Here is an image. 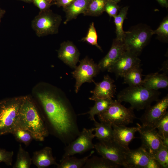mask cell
Masks as SVG:
<instances>
[{"label": "cell", "instance_id": "obj_1", "mask_svg": "<svg viewBox=\"0 0 168 168\" xmlns=\"http://www.w3.org/2000/svg\"><path fill=\"white\" fill-rule=\"evenodd\" d=\"M37 97L57 136L66 145L75 139L80 132L77 115L66 96L45 91L39 93Z\"/></svg>", "mask_w": 168, "mask_h": 168}, {"label": "cell", "instance_id": "obj_2", "mask_svg": "<svg viewBox=\"0 0 168 168\" xmlns=\"http://www.w3.org/2000/svg\"><path fill=\"white\" fill-rule=\"evenodd\" d=\"M18 128L28 131L34 139L37 141H43L49 134V131L45 123L34 102L28 96H24L20 109Z\"/></svg>", "mask_w": 168, "mask_h": 168}, {"label": "cell", "instance_id": "obj_3", "mask_svg": "<svg viewBox=\"0 0 168 168\" xmlns=\"http://www.w3.org/2000/svg\"><path fill=\"white\" fill-rule=\"evenodd\" d=\"M160 92L142 86H129L120 91L117 96V100L121 103H129L133 110H139L146 109L151 103L158 100Z\"/></svg>", "mask_w": 168, "mask_h": 168}, {"label": "cell", "instance_id": "obj_4", "mask_svg": "<svg viewBox=\"0 0 168 168\" xmlns=\"http://www.w3.org/2000/svg\"><path fill=\"white\" fill-rule=\"evenodd\" d=\"M24 96L0 100V136L12 134L18 128L20 109Z\"/></svg>", "mask_w": 168, "mask_h": 168}, {"label": "cell", "instance_id": "obj_5", "mask_svg": "<svg viewBox=\"0 0 168 168\" xmlns=\"http://www.w3.org/2000/svg\"><path fill=\"white\" fill-rule=\"evenodd\" d=\"M133 110L131 107L126 108L117 100H113L108 107L97 115L100 122L111 125L126 126L137 118Z\"/></svg>", "mask_w": 168, "mask_h": 168}, {"label": "cell", "instance_id": "obj_6", "mask_svg": "<svg viewBox=\"0 0 168 168\" xmlns=\"http://www.w3.org/2000/svg\"><path fill=\"white\" fill-rule=\"evenodd\" d=\"M152 30L149 26L139 25L125 31L123 42L125 50L138 56L153 35Z\"/></svg>", "mask_w": 168, "mask_h": 168}, {"label": "cell", "instance_id": "obj_7", "mask_svg": "<svg viewBox=\"0 0 168 168\" xmlns=\"http://www.w3.org/2000/svg\"><path fill=\"white\" fill-rule=\"evenodd\" d=\"M94 148L101 156L120 166L127 168L126 151L113 140L99 141L94 144Z\"/></svg>", "mask_w": 168, "mask_h": 168}, {"label": "cell", "instance_id": "obj_8", "mask_svg": "<svg viewBox=\"0 0 168 168\" xmlns=\"http://www.w3.org/2000/svg\"><path fill=\"white\" fill-rule=\"evenodd\" d=\"M80 64L76 66L72 72L76 79L75 92L77 93L82 85L84 83L93 82V78L99 73L100 69L98 64L93 60L86 57L79 61Z\"/></svg>", "mask_w": 168, "mask_h": 168}, {"label": "cell", "instance_id": "obj_9", "mask_svg": "<svg viewBox=\"0 0 168 168\" xmlns=\"http://www.w3.org/2000/svg\"><path fill=\"white\" fill-rule=\"evenodd\" d=\"M95 127L87 129L84 128L79 135L67 145L62 158L77 154H82L94 148L92 140L95 137L93 132Z\"/></svg>", "mask_w": 168, "mask_h": 168}, {"label": "cell", "instance_id": "obj_10", "mask_svg": "<svg viewBox=\"0 0 168 168\" xmlns=\"http://www.w3.org/2000/svg\"><path fill=\"white\" fill-rule=\"evenodd\" d=\"M156 101L153 105H150L145 109L144 113L140 118L142 126L155 128L157 122L167 112L168 95Z\"/></svg>", "mask_w": 168, "mask_h": 168}, {"label": "cell", "instance_id": "obj_11", "mask_svg": "<svg viewBox=\"0 0 168 168\" xmlns=\"http://www.w3.org/2000/svg\"><path fill=\"white\" fill-rule=\"evenodd\" d=\"M138 131L141 140V147L153 156L163 145L162 138L154 128L139 124Z\"/></svg>", "mask_w": 168, "mask_h": 168}, {"label": "cell", "instance_id": "obj_12", "mask_svg": "<svg viewBox=\"0 0 168 168\" xmlns=\"http://www.w3.org/2000/svg\"><path fill=\"white\" fill-rule=\"evenodd\" d=\"M141 60L138 56L129 51L125 50L116 61L108 70L114 73L117 77H123L129 70L140 65Z\"/></svg>", "mask_w": 168, "mask_h": 168}, {"label": "cell", "instance_id": "obj_13", "mask_svg": "<svg viewBox=\"0 0 168 168\" xmlns=\"http://www.w3.org/2000/svg\"><path fill=\"white\" fill-rule=\"evenodd\" d=\"M154 159L152 156L141 146L135 149H129L126 152L127 168H149Z\"/></svg>", "mask_w": 168, "mask_h": 168}, {"label": "cell", "instance_id": "obj_14", "mask_svg": "<svg viewBox=\"0 0 168 168\" xmlns=\"http://www.w3.org/2000/svg\"><path fill=\"white\" fill-rule=\"evenodd\" d=\"M62 21L61 17L49 12L43 13L36 20L35 26L41 34L56 33Z\"/></svg>", "mask_w": 168, "mask_h": 168}, {"label": "cell", "instance_id": "obj_15", "mask_svg": "<svg viewBox=\"0 0 168 168\" xmlns=\"http://www.w3.org/2000/svg\"><path fill=\"white\" fill-rule=\"evenodd\" d=\"M95 85L94 89L91 91L93 94L89 99L94 101L103 99H112L116 92V87L114 80L107 75L99 82H93Z\"/></svg>", "mask_w": 168, "mask_h": 168}, {"label": "cell", "instance_id": "obj_16", "mask_svg": "<svg viewBox=\"0 0 168 168\" xmlns=\"http://www.w3.org/2000/svg\"><path fill=\"white\" fill-rule=\"evenodd\" d=\"M133 127H127L125 125H112L113 129V140L126 151L130 149L128 147L129 143L135 138V133L138 132L139 124Z\"/></svg>", "mask_w": 168, "mask_h": 168}, {"label": "cell", "instance_id": "obj_17", "mask_svg": "<svg viewBox=\"0 0 168 168\" xmlns=\"http://www.w3.org/2000/svg\"><path fill=\"white\" fill-rule=\"evenodd\" d=\"M125 50L123 42L116 38L114 39L110 50L98 64L100 70H107L116 62Z\"/></svg>", "mask_w": 168, "mask_h": 168}, {"label": "cell", "instance_id": "obj_18", "mask_svg": "<svg viewBox=\"0 0 168 168\" xmlns=\"http://www.w3.org/2000/svg\"><path fill=\"white\" fill-rule=\"evenodd\" d=\"M79 56L78 50L72 42L67 41L61 44L58 57L66 65L75 68L79 61Z\"/></svg>", "mask_w": 168, "mask_h": 168}, {"label": "cell", "instance_id": "obj_19", "mask_svg": "<svg viewBox=\"0 0 168 168\" xmlns=\"http://www.w3.org/2000/svg\"><path fill=\"white\" fill-rule=\"evenodd\" d=\"M32 160V163L38 168H45L52 165H58L53 156L52 149L49 147L34 152Z\"/></svg>", "mask_w": 168, "mask_h": 168}, {"label": "cell", "instance_id": "obj_20", "mask_svg": "<svg viewBox=\"0 0 168 168\" xmlns=\"http://www.w3.org/2000/svg\"><path fill=\"white\" fill-rule=\"evenodd\" d=\"M141 85L153 90L165 88L168 86V77L167 74L156 72L145 76Z\"/></svg>", "mask_w": 168, "mask_h": 168}, {"label": "cell", "instance_id": "obj_21", "mask_svg": "<svg viewBox=\"0 0 168 168\" xmlns=\"http://www.w3.org/2000/svg\"><path fill=\"white\" fill-rule=\"evenodd\" d=\"M90 0H74L70 5L63 8L66 14L64 22L67 24L76 19L80 14H83L86 10Z\"/></svg>", "mask_w": 168, "mask_h": 168}, {"label": "cell", "instance_id": "obj_22", "mask_svg": "<svg viewBox=\"0 0 168 168\" xmlns=\"http://www.w3.org/2000/svg\"><path fill=\"white\" fill-rule=\"evenodd\" d=\"M95 126V137L99 141H107L113 139V129L112 125L96 120L94 121Z\"/></svg>", "mask_w": 168, "mask_h": 168}, {"label": "cell", "instance_id": "obj_23", "mask_svg": "<svg viewBox=\"0 0 168 168\" xmlns=\"http://www.w3.org/2000/svg\"><path fill=\"white\" fill-rule=\"evenodd\" d=\"M94 152L92 151L89 155L82 158H78L75 156H69L62 158L60 163L57 166L58 168H82L87 159Z\"/></svg>", "mask_w": 168, "mask_h": 168}, {"label": "cell", "instance_id": "obj_24", "mask_svg": "<svg viewBox=\"0 0 168 168\" xmlns=\"http://www.w3.org/2000/svg\"><path fill=\"white\" fill-rule=\"evenodd\" d=\"M142 69L140 65L132 68L123 77L124 83L129 86L141 85L142 79Z\"/></svg>", "mask_w": 168, "mask_h": 168}, {"label": "cell", "instance_id": "obj_25", "mask_svg": "<svg viewBox=\"0 0 168 168\" xmlns=\"http://www.w3.org/2000/svg\"><path fill=\"white\" fill-rule=\"evenodd\" d=\"M120 166L101 157L93 156L89 158L82 168H117Z\"/></svg>", "mask_w": 168, "mask_h": 168}, {"label": "cell", "instance_id": "obj_26", "mask_svg": "<svg viewBox=\"0 0 168 168\" xmlns=\"http://www.w3.org/2000/svg\"><path fill=\"white\" fill-rule=\"evenodd\" d=\"M128 8V6L123 7L119 10V13L114 17L116 26V38L122 42L125 35V31L123 30V24L124 20L127 18Z\"/></svg>", "mask_w": 168, "mask_h": 168}, {"label": "cell", "instance_id": "obj_27", "mask_svg": "<svg viewBox=\"0 0 168 168\" xmlns=\"http://www.w3.org/2000/svg\"><path fill=\"white\" fill-rule=\"evenodd\" d=\"M113 100L112 99H100L95 101L94 105L91 107L87 112L83 113L81 115L88 114L89 118L91 121L95 120V117L105 110L110 106Z\"/></svg>", "mask_w": 168, "mask_h": 168}, {"label": "cell", "instance_id": "obj_28", "mask_svg": "<svg viewBox=\"0 0 168 168\" xmlns=\"http://www.w3.org/2000/svg\"><path fill=\"white\" fill-rule=\"evenodd\" d=\"M32 163V158L29 152L19 145L15 163L13 168H29Z\"/></svg>", "mask_w": 168, "mask_h": 168}, {"label": "cell", "instance_id": "obj_29", "mask_svg": "<svg viewBox=\"0 0 168 168\" xmlns=\"http://www.w3.org/2000/svg\"><path fill=\"white\" fill-rule=\"evenodd\" d=\"M108 0H90L84 16H98L104 12L105 5Z\"/></svg>", "mask_w": 168, "mask_h": 168}, {"label": "cell", "instance_id": "obj_30", "mask_svg": "<svg viewBox=\"0 0 168 168\" xmlns=\"http://www.w3.org/2000/svg\"><path fill=\"white\" fill-rule=\"evenodd\" d=\"M152 156L161 168L168 167V147L162 145Z\"/></svg>", "mask_w": 168, "mask_h": 168}, {"label": "cell", "instance_id": "obj_31", "mask_svg": "<svg viewBox=\"0 0 168 168\" xmlns=\"http://www.w3.org/2000/svg\"><path fill=\"white\" fill-rule=\"evenodd\" d=\"M18 142L28 145L33 139H34L31 134L28 131L21 128L16 129L12 133Z\"/></svg>", "mask_w": 168, "mask_h": 168}, {"label": "cell", "instance_id": "obj_32", "mask_svg": "<svg viewBox=\"0 0 168 168\" xmlns=\"http://www.w3.org/2000/svg\"><path fill=\"white\" fill-rule=\"evenodd\" d=\"M97 35L95 27L94 24L92 22L90 25L89 27L86 36L83 38L81 40L86 42L91 45H94L99 49L102 51V50L97 43Z\"/></svg>", "mask_w": 168, "mask_h": 168}, {"label": "cell", "instance_id": "obj_33", "mask_svg": "<svg viewBox=\"0 0 168 168\" xmlns=\"http://www.w3.org/2000/svg\"><path fill=\"white\" fill-rule=\"evenodd\" d=\"M155 128L158 129V133L162 138V140L168 138V112L157 122Z\"/></svg>", "mask_w": 168, "mask_h": 168}, {"label": "cell", "instance_id": "obj_34", "mask_svg": "<svg viewBox=\"0 0 168 168\" xmlns=\"http://www.w3.org/2000/svg\"><path fill=\"white\" fill-rule=\"evenodd\" d=\"M153 34H156L159 38L167 42L168 39V17L166 16L161 23L158 27L152 30Z\"/></svg>", "mask_w": 168, "mask_h": 168}, {"label": "cell", "instance_id": "obj_35", "mask_svg": "<svg viewBox=\"0 0 168 168\" xmlns=\"http://www.w3.org/2000/svg\"><path fill=\"white\" fill-rule=\"evenodd\" d=\"M14 152L0 148V162L4 163L8 166L12 165Z\"/></svg>", "mask_w": 168, "mask_h": 168}, {"label": "cell", "instance_id": "obj_36", "mask_svg": "<svg viewBox=\"0 0 168 168\" xmlns=\"http://www.w3.org/2000/svg\"><path fill=\"white\" fill-rule=\"evenodd\" d=\"M119 10L120 7L117 3L109 0L107 2L104 8V12L110 17H114L118 14Z\"/></svg>", "mask_w": 168, "mask_h": 168}, {"label": "cell", "instance_id": "obj_37", "mask_svg": "<svg viewBox=\"0 0 168 168\" xmlns=\"http://www.w3.org/2000/svg\"><path fill=\"white\" fill-rule=\"evenodd\" d=\"M34 2L41 10L45 9L48 6V3L46 0H34Z\"/></svg>", "mask_w": 168, "mask_h": 168}, {"label": "cell", "instance_id": "obj_38", "mask_svg": "<svg viewBox=\"0 0 168 168\" xmlns=\"http://www.w3.org/2000/svg\"><path fill=\"white\" fill-rule=\"evenodd\" d=\"M74 0H57L56 4L59 6H62L63 8L70 5Z\"/></svg>", "mask_w": 168, "mask_h": 168}, {"label": "cell", "instance_id": "obj_39", "mask_svg": "<svg viewBox=\"0 0 168 168\" xmlns=\"http://www.w3.org/2000/svg\"><path fill=\"white\" fill-rule=\"evenodd\" d=\"M162 7L167 8L168 7V0H156Z\"/></svg>", "mask_w": 168, "mask_h": 168}, {"label": "cell", "instance_id": "obj_40", "mask_svg": "<svg viewBox=\"0 0 168 168\" xmlns=\"http://www.w3.org/2000/svg\"><path fill=\"white\" fill-rule=\"evenodd\" d=\"M162 140L163 145L168 147V138H164Z\"/></svg>", "mask_w": 168, "mask_h": 168}, {"label": "cell", "instance_id": "obj_41", "mask_svg": "<svg viewBox=\"0 0 168 168\" xmlns=\"http://www.w3.org/2000/svg\"><path fill=\"white\" fill-rule=\"evenodd\" d=\"M108 0L112 1L117 3H118L120 2L121 0Z\"/></svg>", "mask_w": 168, "mask_h": 168}, {"label": "cell", "instance_id": "obj_42", "mask_svg": "<svg viewBox=\"0 0 168 168\" xmlns=\"http://www.w3.org/2000/svg\"></svg>", "mask_w": 168, "mask_h": 168}]
</instances>
